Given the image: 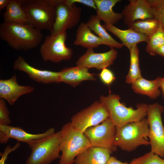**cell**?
I'll use <instances>...</instances> for the list:
<instances>
[{
	"label": "cell",
	"mask_w": 164,
	"mask_h": 164,
	"mask_svg": "<svg viewBox=\"0 0 164 164\" xmlns=\"http://www.w3.org/2000/svg\"><path fill=\"white\" fill-rule=\"evenodd\" d=\"M130 53V65L125 82L131 84L136 80L142 77L139 65V50L137 45L129 50Z\"/></svg>",
	"instance_id": "cell-25"
},
{
	"label": "cell",
	"mask_w": 164,
	"mask_h": 164,
	"mask_svg": "<svg viewBox=\"0 0 164 164\" xmlns=\"http://www.w3.org/2000/svg\"><path fill=\"white\" fill-rule=\"evenodd\" d=\"M152 9L154 19L161 24L164 30V0H147Z\"/></svg>",
	"instance_id": "cell-28"
},
{
	"label": "cell",
	"mask_w": 164,
	"mask_h": 164,
	"mask_svg": "<svg viewBox=\"0 0 164 164\" xmlns=\"http://www.w3.org/2000/svg\"><path fill=\"white\" fill-rule=\"evenodd\" d=\"M131 164H164V159L151 151L145 154L133 159Z\"/></svg>",
	"instance_id": "cell-29"
},
{
	"label": "cell",
	"mask_w": 164,
	"mask_h": 164,
	"mask_svg": "<svg viewBox=\"0 0 164 164\" xmlns=\"http://www.w3.org/2000/svg\"><path fill=\"white\" fill-rule=\"evenodd\" d=\"M102 26L106 30L111 32L118 38L123 45L126 47L129 50L139 43L143 42H147L149 39V36L130 28L122 30L114 25L104 24Z\"/></svg>",
	"instance_id": "cell-19"
},
{
	"label": "cell",
	"mask_w": 164,
	"mask_h": 164,
	"mask_svg": "<svg viewBox=\"0 0 164 164\" xmlns=\"http://www.w3.org/2000/svg\"><path fill=\"white\" fill-rule=\"evenodd\" d=\"M93 49H87L77 60L76 65L88 69L94 68L102 70L113 64L117 56L118 52L114 48H111L108 51L99 53H95Z\"/></svg>",
	"instance_id": "cell-12"
},
{
	"label": "cell",
	"mask_w": 164,
	"mask_h": 164,
	"mask_svg": "<svg viewBox=\"0 0 164 164\" xmlns=\"http://www.w3.org/2000/svg\"><path fill=\"white\" fill-rule=\"evenodd\" d=\"M156 55L157 54L164 57V44L159 47L155 51Z\"/></svg>",
	"instance_id": "cell-37"
},
{
	"label": "cell",
	"mask_w": 164,
	"mask_h": 164,
	"mask_svg": "<svg viewBox=\"0 0 164 164\" xmlns=\"http://www.w3.org/2000/svg\"><path fill=\"white\" fill-rule=\"evenodd\" d=\"M55 131L54 128H50L42 133L32 134L19 127L0 125V143L5 144L9 139L13 138L27 143L31 141L49 136L55 133Z\"/></svg>",
	"instance_id": "cell-15"
},
{
	"label": "cell",
	"mask_w": 164,
	"mask_h": 164,
	"mask_svg": "<svg viewBox=\"0 0 164 164\" xmlns=\"http://www.w3.org/2000/svg\"><path fill=\"white\" fill-rule=\"evenodd\" d=\"M4 22L28 24L26 14L20 0H10L3 14Z\"/></svg>",
	"instance_id": "cell-24"
},
{
	"label": "cell",
	"mask_w": 164,
	"mask_h": 164,
	"mask_svg": "<svg viewBox=\"0 0 164 164\" xmlns=\"http://www.w3.org/2000/svg\"><path fill=\"white\" fill-rule=\"evenodd\" d=\"M67 36V31L46 36L39 50L44 61L58 63L71 58L72 49L67 47L65 44Z\"/></svg>",
	"instance_id": "cell-8"
},
{
	"label": "cell",
	"mask_w": 164,
	"mask_h": 164,
	"mask_svg": "<svg viewBox=\"0 0 164 164\" xmlns=\"http://www.w3.org/2000/svg\"><path fill=\"white\" fill-rule=\"evenodd\" d=\"M61 136L60 130L28 142L31 152L26 164H50L55 159L60 158L59 144Z\"/></svg>",
	"instance_id": "cell-6"
},
{
	"label": "cell",
	"mask_w": 164,
	"mask_h": 164,
	"mask_svg": "<svg viewBox=\"0 0 164 164\" xmlns=\"http://www.w3.org/2000/svg\"><path fill=\"white\" fill-rule=\"evenodd\" d=\"M121 98L118 95L110 94L105 96H101L100 102L107 108L109 118L116 128L121 127L128 123L140 121L147 116L148 105L142 103L138 104L137 108L127 107L121 103Z\"/></svg>",
	"instance_id": "cell-2"
},
{
	"label": "cell",
	"mask_w": 164,
	"mask_h": 164,
	"mask_svg": "<svg viewBox=\"0 0 164 164\" xmlns=\"http://www.w3.org/2000/svg\"><path fill=\"white\" fill-rule=\"evenodd\" d=\"M99 76L101 82L108 86L111 84L115 79L113 72L107 68L102 70Z\"/></svg>",
	"instance_id": "cell-31"
},
{
	"label": "cell",
	"mask_w": 164,
	"mask_h": 164,
	"mask_svg": "<svg viewBox=\"0 0 164 164\" xmlns=\"http://www.w3.org/2000/svg\"><path fill=\"white\" fill-rule=\"evenodd\" d=\"M61 131L59 149L62 154L59 164H73L76 157L91 145L84 133L74 129L70 122L64 124Z\"/></svg>",
	"instance_id": "cell-5"
},
{
	"label": "cell",
	"mask_w": 164,
	"mask_h": 164,
	"mask_svg": "<svg viewBox=\"0 0 164 164\" xmlns=\"http://www.w3.org/2000/svg\"><path fill=\"white\" fill-rule=\"evenodd\" d=\"M100 21L96 15H92L86 23L91 31L100 38L103 45L108 46L111 48H122L123 45L122 43L116 41L108 33L101 24Z\"/></svg>",
	"instance_id": "cell-23"
},
{
	"label": "cell",
	"mask_w": 164,
	"mask_h": 164,
	"mask_svg": "<svg viewBox=\"0 0 164 164\" xmlns=\"http://www.w3.org/2000/svg\"><path fill=\"white\" fill-rule=\"evenodd\" d=\"M116 128L115 144L122 150L131 152L139 146L150 145L148 139L149 130L147 118Z\"/></svg>",
	"instance_id": "cell-4"
},
{
	"label": "cell",
	"mask_w": 164,
	"mask_h": 164,
	"mask_svg": "<svg viewBox=\"0 0 164 164\" xmlns=\"http://www.w3.org/2000/svg\"><path fill=\"white\" fill-rule=\"evenodd\" d=\"M159 86L164 99V77H159Z\"/></svg>",
	"instance_id": "cell-35"
},
{
	"label": "cell",
	"mask_w": 164,
	"mask_h": 164,
	"mask_svg": "<svg viewBox=\"0 0 164 164\" xmlns=\"http://www.w3.org/2000/svg\"><path fill=\"white\" fill-rule=\"evenodd\" d=\"M10 1V0H0V10L6 9Z\"/></svg>",
	"instance_id": "cell-36"
},
{
	"label": "cell",
	"mask_w": 164,
	"mask_h": 164,
	"mask_svg": "<svg viewBox=\"0 0 164 164\" xmlns=\"http://www.w3.org/2000/svg\"><path fill=\"white\" fill-rule=\"evenodd\" d=\"M76 46H80L88 49L96 48L103 45L100 38L95 35L86 23L81 22L77 30L76 37L73 43Z\"/></svg>",
	"instance_id": "cell-21"
},
{
	"label": "cell",
	"mask_w": 164,
	"mask_h": 164,
	"mask_svg": "<svg viewBox=\"0 0 164 164\" xmlns=\"http://www.w3.org/2000/svg\"><path fill=\"white\" fill-rule=\"evenodd\" d=\"M9 115L5 100L0 98V125H9L11 123Z\"/></svg>",
	"instance_id": "cell-30"
},
{
	"label": "cell",
	"mask_w": 164,
	"mask_h": 164,
	"mask_svg": "<svg viewBox=\"0 0 164 164\" xmlns=\"http://www.w3.org/2000/svg\"><path fill=\"white\" fill-rule=\"evenodd\" d=\"M88 69L80 66L64 68L59 71L60 83L75 87L84 81L96 80L94 74L90 73Z\"/></svg>",
	"instance_id": "cell-17"
},
{
	"label": "cell",
	"mask_w": 164,
	"mask_h": 164,
	"mask_svg": "<svg viewBox=\"0 0 164 164\" xmlns=\"http://www.w3.org/2000/svg\"><path fill=\"white\" fill-rule=\"evenodd\" d=\"M122 12L124 23L127 26L138 20L154 19L147 0H129Z\"/></svg>",
	"instance_id": "cell-14"
},
{
	"label": "cell",
	"mask_w": 164,
	"mask_h": 164,
	"mask_svg": "<svg viewBox=\"0 0 164 164\" xmlns=\"http://www.w3.org/2000/svg\"><path fill=\"white\" fill-rule=\"evenodd\" d=\"M97 18L105 25H114L123 19L121 13L115 12L112 8L120 0H94Z\"/></svg>",
	"instance_id": "cell-20"
},
{
	"label": "cell",
	"mask_w": 164,
	"mask_h": 164,
	"mask_svg": "<svg viewBox=\"0 0 164 164\" xmlns=\"http://www.w3.org/2000/svg\"><path fill=\"white\" fill-rule=\"evenodd\" d=\"M116 130L108 117L101 124L87 128L84 133L91 146L108 149L113 152L117 150L115 144Z\"/></svg>",
	"instance_id": "cell-10"
},
{
	"label": "cell",
	"mask_w": 164,
	"mask_h": 164,
	"mask_svg": "<svg viewBox=\"0 0 164 164\" xmlns=\"http://www.w3.org/2000/svg\"><path fill=\"white\" fill-rule=\"evenodd\" d=\"M164 44V30L159 22L157 31L149 36L145 47V51L150 55H156L155 51L159 47Z\"/></svg>",
	"instance_id": "cell-27"
},
{
	"label": "cell",
	"mask_w": 164,
	"mask_h": 164,
	"mask_svg": "<svg viewBox=\"0 0 164 164\" xmlns=\"http://www.w3.org/2000/svg\"><path fill=\"white\" fill-rule=\"evenodd\" d=\"M19 143L17 142L13 147L10 145H8L5 147L4 152L2 154L1 158L0 160V164H5V161L9 154L11 152L15 151L20 146Z\"/></svg>",
	"instance_id": "cell-32"
},
{
	"label": "cell",
	"mask_w": 164,
	"mask_h": 164,
	"mask_svg": "<svg viewBox=\"0 0 164 164\" xmlns=\"http://www.w3.org/2000/svg\"><path fill=\"white\" fill-rule=\"evenodd\" d=\"M112 152L109 149L91 146L76 158L75 164H105Z\"/></svg>",
	"instance_id": "cell-18"
},
{
	"label": "cell",
	"mask_w": 164,
	"mask_h": 164,
	"mask_svg": "<svg viewBox=\"0 0 164 164\" xmlns=\"http://www.w3.org/2000/svg\"><path fill=\"white\" fill-rule=\"evenodd\" d=\"M34 89L31 86L19 85L15 74L9 79L0 80V98L6 101L10 105H14L20 96L30 94Z\"/></svg>",
	"instance_id": "cell-16"
},
{
	"label": "cell",
	"mask_w": 164,
	"mask_h": 164,
	"mask_svg": "<svg viewBox=\"0 0 164 164\" xmlns=\"http://www.w3.org/2000/svg\"><path fill=\"white\" fill-rule=\"evenodd\" d=\"M55 20L50 31V35H54L77 25L80 20L82 9L75 3L69 5L65 0H56Z\"/></svg>",
	"instance_id": "cell-11"
},
{
	"label": "cell",
	"mask_w": 164,
	"mask_h": 164,
	"mask_svg": "<svg viewBox=\"0 0 164 164\" xmlns=\"http://www.w3.org/2000/svg\"><path fill=\"white\" fill-rule=\"evenodd\" d=\"M109 117L107 108L97 101L73 116L70 122L74 129L84 133L87 128L99 124Z\"/></svg>",
	"instance_id": "cell-9"
},
{
	"label": "cell",
	"mask_w": 164,
	"mask_h": 164,
	"mask_svg": "<svg viewBox=\"0 0 164 164\" xmlns=\"http://www.w3.org/2000/svg\"><path fill=\"white\" fill-rule=\"evenodd\" d=\"M105 164H131L126 162H124L118 160L116 158L110 156Z\"/></svg>",
	"instance_id": "cell-34"
},
{
	"label": "cell",
	"mask_w": 164,
	"mask_h": 164,
	"mask_svg": "<svg viewBox=\"0 0 164 164\" xmlns=\"http://www.w3.org/2000/svg\"><path fill=\"white\" fill-rule=\"evenodd\" d=\"M13 68L15 70L26 73L31 79L39 83L47 84L60 83L59 72L36 68L29 64L21 56H19L15 60Z\"/></svg>",
	"instance_id": "cell-13"
},
{
	"label": "cell",
	"mask_w": 164,
	"mask_h": 164,
	"mask_svg": "<svg viewBox=\"0 0 164 164\" xmlns=\"http://www.w3.org/2000/svg\"><path fill=\"white\" fill-rule=\"evenodd\" d=\"M131 84L132 88L135 92L146 95L152 99H156L161 94L159 77L152 80H147L142 77Z\"/></svg>",
	"instance_id": "cell-22"
},
{
	"label": "cell",
	"mask_w": 164,
	"mask_h": 164,
	"mask_svg": "<svg viewBox=\"0 0 164 164\" xmlns=\"http://www.w3.org/2000/svg\"><path fill=\"white\" fill-rule=\"evenodd\" d=\"M164 107L158 103L148 105L147 116L151 151L164 158V126L162 115Z\"/></svg>",
	"instance_id": "cell-7"
},
{
	"label": "cell",
	"mask_w": 164,
	"mask_h": 164,
	"mask_svg": "<svg viewBox=\"0 0 164 164\" xmlns=\"http://www.w3.org/2000/svg\"><path fill=\"white\" fill-rule=\"evenodd\" d=\"M159 22L155 19L138 20L128 26L138 32L149 36L155 33L158 29Z\"/></svg>",
	"instance_id": "cell-26"
},
{
	"label": "cell",
	"mask_w": 164,
	"mask_h": 164,
	"mask_svg": "<svg viewBox=\"0 0 164 164\" xmlns=\"http://www.w3.org/2000/svg\"><path fill=\"white\" fill-rule=\"evenodd\" d=\"M65 2L69 5H72L76 3L84 4L97 10V7L94 0H65Z\"/></svg>",
	"instance_id": "cell-33"
},
{
	"label": "cell",
	"mask_w": 164,
	"mask_h": 164,
	"mask_svg": "<svg viewBox=\"0 0 164 164\" xmlns=\"http://www.w3.org/2000/svg\"><path fill=\"white\" fill-rule=\"evenodd\" d=\"M26 14L28 24L41 31H50L56 13V0H20Z\"/></svg>",
	"instance_id": "cell-3"
},
{
	"label": "cell",
	"mask_w": 164,
	"mask_h": 164,
	"mask_svg": "<svg viewBox=\"0 0 164 164\" xmlns=\"http://www.w3.org/2000/svg\"><path fill=\"white\" fill-rule=\"evenodd\" d=\"M43 34L28 24L6 23L0 25V38L13 49L27 51L36 47L41 42Z\"/></svg>",
	"instance_id": "cell-1"
}]
</instances>
